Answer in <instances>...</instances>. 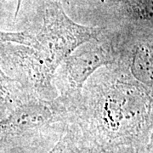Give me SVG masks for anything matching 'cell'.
<instances>
[{"label": "cell", "mask_w": 153, "mask_h": 153, "mask_svg": "<svg viewBox=\"0 0 153 153\" xmlns=\"http://www.w3.org/2000/svg\"><path fill=\"white\" fill-rule=\"evenodd\" d=\"M102 32V28L74 22L59 1L50 0L45 6L39 29L19 33L0 31V53L29 96L52 100L57 97L54 76L62 61Z\"/></svg>", "instance_id": "obj_2"}, {"label": "cell", "mask_w": 153, "mask_h": 153, "mask_svg": "<svg viewBox=\"0 0 153 153\" xmlns=\"http://www.w3.org/2000/svg\"><path fill=\"white\" fill-rule=\"evenodd\" d=\"M152 89L114 65L103 66L85 82L71 112L89 149L152 145Z\"/></svg>", "instance_id": "obj_1"}, {"label": "cell", "mask_w": 153, "mask_h": 153, "mask_svg": "<svg viewBox=\"0 0 153 153\" xmlns=\"http://www.w3.org/2000/svg\"><path fill=\"white\" fill-rule=\"evenodd\" d=\"M116 60L112 39L102 37L93 38L77 47L62 61L55 72L57 98L71 114L81 96L88 79L103 66L113 65Z\"/></svg>", "instance_id": "obj_4"}, {"label": "cell", "mask_w": 153, "mask_h": 153, "mask_svg": "<svg viewBox=\"0 0 153 153\" xmlns=\"http://www.w3.org/2000/svg\"><path fill=\"white\" fill-rule=\"evenodd\" d=\"M46 153H91L77 126L69 123L53 148Z\"/></svg>", "instance_id": "obj_6"}, {"label": "cell", "mask_w": 153, "mask_h": 153, "mask_svg": "<svg viewBox=\"0 0 153 153\" xmlns=\"http://www.w3.org/2000/svg\"><path fill=\"white\" fill-rule=\"evenodd\" d=\"M116 60L113 64L138 82L153 89V48L152 37L130 40L113 39Z\"/></svg>", "instance_id": "obj_5"}, {"label": "cell", "mask_w": 153, "mask_h": 153, "mask_svg": "<svg viewBox=\"0 0 153 153\" xmlns=\"http://www.w3.org/2000/svg\"><path fill=\"white\" fill-rule=\"evenodd\" d=\"M71 122L68 111L57 99L30 97L0 120V153L27 148L42 137L60 134Z\"/></svg>", "instance_id": "obj_3"}, {"label": "cell", "mask_w": 153, "mask_h": 153, "mask_svg": "<svg viewBox=\"0 0 153 153\" xmlns=\"http://www.w3.org/2000/svg\"><path fill=\"white\" fill-rule=\"evenodd\" d=\"M30 97L22 85L8 76L0 65V105H9L14 108Z\"/></svg>", "instance_id": "obj_7"}, {"label": "cell", "mask_w": 153, "mask_h": 153, "mask_svg": "<svg viewBox=\"0 0 153 153\" xmlns=\"http://www.w3.org/2000/svg\"><path fill=\"white\" fill-rule=\"evenodd\" d=\"M91 153H139V150L132 146H117L111 147L91 149Z\"/></svg>", "instance_id": "obj_8"}]
</instances>
